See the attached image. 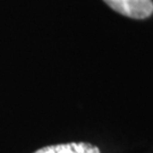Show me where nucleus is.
<instances>
[{"instance_id": "nucleus-1", "label": "nucleus", "mask_w": 153, "mask_h": 153, "mask_svg": "<svg viewBox=\"0 0 153 153\" xmlns=\"http://www.w3.org/2000/svg\"><path fill=\"white\" fill-rule=\"evenodd\" d=\"M110 8L121 15L144 19L153 14V0H103Z\"/></svg>"}, {"instance_id": "nucleus-2", "label": "nucleus", "mask_w": 153, "mask_h": 153, "mask_svg": "<svg viewBox=\"0 0 153 153\" xmlns=\"http://www.w3.org/2000/svg\"><path fill=\"white\" fill-rule=\"evenodd\" d=\"M34 153H101L99 148L85 142H73L66 144L49 145L36 150Z\"/></svg>"}]
</instances>
